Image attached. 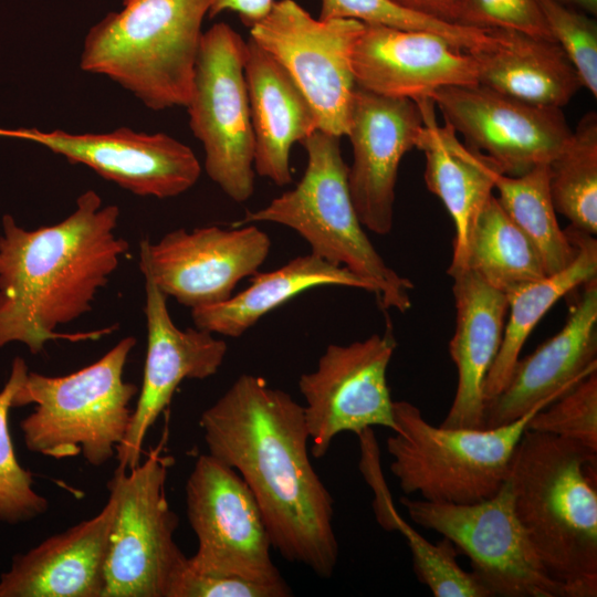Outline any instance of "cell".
<instances>
[{
    "mask_svg": "<svg viewBox=\"0 0 597 597\" xmlns=\"http://www.w3.org/2000/svg\"><path fill=\"white\" fill-rule=\"evenodd\" d=\"M565 232L576 247L573 262L506 295L509 310L502 343L484 381L485 402L504 388L527 337L548 310L563 296L597 277L596 237L570 226Z\"/></svg>",
    "mask_w": 597,
    "mask_h": 597,
    "instance_id": "cell-27",
    "label": "cell"
},
{
    "mask_svg": "<svg viewBox=\"0 0 597 597\" xmlns=\"http://www.w3.org/2000/svg\"><path fill=\"white\" fill-rule=\"evenodd\" d=\"M417 103L423 115V126L416 144L426 157L423 178L454 224L452 259L447 271L450 274L462 268L471 227L493 195L491 163L480 153L463 146L448 124L441 127L436 123L431 98Z\"/></svg>",
    "mask_w": 597,
    "mask_h": 597,
    "instance_id": "cell-25",
    "label": "cell"
},
{
    "mask_svg": "<svg viewBox=\"0 0 597 597\" xmlns=\"http://www.w3.org/2000/svg\"><path fill=\"white\" fill-rule=\"evenodd\" d=\"M526 429L576 441L597 452V370L535 412Z\"/></svg>",
    "mask_w": 597,
    "mask_h": 597,
    "instance_id": "cell-34",
    "label": "cell"
},
{
    "mask_svg": "<svg viewBox=\"0 0 597 597\" xmlns=\"http://www.w3.org/2000/svg\"><path fill=\"white\" fill-rule=\"evenodd\" d=\"M400 503L413 523L441 534L469 558L471 573L490 597H563L519 521L509 479L493 496L475 503L407 495Z\"/></svg>",
    "mask_w": 597,
    "mask_h": 597,
    "instance_id": "cell-10",
    "label": "cell"
},
{
    "mask_svg": "<svg viewBox=\"0 0 597 597\" xmlns=\"http://www.w3.org/2000/svg\"><path fill=\"white\" fill-rule=\"evenodd\" d=\"M115 501L95 516L17 555L0 576V597H103Z\"/></svg>",
    "mask_w": 597,
    "mask_h": 597,
    "instance_id": "cell-21",
    "label": "cell"
},
{
    "mask_svg": "<svg viewBox=\"0 0 597 597\" xmlns=\"http://www.w3.org/2000/svg\"><path fill=\"white\" fill-rule=\"evenodd\" d=\"M271 250L255 224L176 229L139 244V269L167 296L190 310L222 303L237 284L259 272Z\"/></svg>",
    "mask_w": 597,
    "mask_h": 597,
    "instance_id": "cell-14",
    "label": "cell"
},
{
    "mask_svg": "<svg viewBox=\"0 0 597 597\" xmlns=\"http://www.w3.org/2000/svg\"><path fill=\"white\" fill-rule=\"evenodd\" d=\"M460 270L471 271L506 295L547 275L533 243L493 195L471 227Z\"/></svg>",
    "mask_w": 597,
    "mask_h": 597,
    "instance_id": "cell-29",
    "label": "cell"
},
{
    "mask_svg": "<svg viewBox=\"0 0 597 597\" xmlns=\"http://www.w3.org/2000/svg\"><path fill=\"white\" fill-rule=\"evenodd\" d=\"M199 422L208 453L252 492L273 549L329 578L338 561L334 500L310 460L303 406L264 378L242 374Z\"/></svg>",
    "mask_w": 597,
    "mask_h": 597,
    "instance_id": "cell-1",
    "label": "cell"
},
{
    "mask_svg": "<svg viewBox=\"0 0 597 597\" xmlns=\"http://www.w3.org/2000/svg\"><path fill=\"white\" fill-rule=\"evenodd\" d=\"M359 470L374 492L373 507L377 523L388 532L397 531L406 540L418 580L436 597H490L474 575L457 562L459 553L443 537L433 544L418 533L397 512L384 479L379 449L371 428L358 434Z\"/></svg>",
    "mask_w": 597,
    "mask_h": 597,
    "instance_id": "cell-28",
    "label": "cell"
},
{
    "mask_svg": "<svg viewBox=\"0 0 597 597\" xmlns=\"http://www.w3.org/2000/svg\"><path fill=\"white\" fill-rule=\"evenodd\" d=\"M134 336L117 342L93 364L65 376L28 371L13 407L34 405L20 422L25 447L54 459L82 454L92 465L108 462L124 441L138 392L124 368Z\"/></svg>",
    "mask_w": 597,
    "mask_h": 597,
    "instance_id": "cell-6",
    "label": "cell"
},
{
    "mask_svg": "<svg viewBox=\"0 0 597 597\" xmlns=\"http://www.w3.org/2000/svg\"><path fill=\"white\" fill-rule=\"evenodd\" d=\"M579 289L563 327L519 358L504 388L486 400L483 428L507 425L546 407L597 370V277Z\"/></svg>",
    "mask_w": 597,
    "mask_h": 597,
    "instance_id": "cell-20",
    "label": "cell"
},
{
    "mask_svg": "<svg viewBox=\"0 0 597 597\" xmlns=\"http://www.w3.org/2000/svg\"><path fill=\"white\" fill-rule=\"evenodd\" d=\"M28 371L24 359L15 357L0 390V522L9 524L33 520L49 507L48 500L33 489L32 473L19 463L8 426L13 397Z\"/></svg>",
    "mask_w": 597,
    "mask_h": 597,
    "instance_id": "cell-32",
    "label": "cell"
},
{
    "mask_svg": "<svg viewBox=\"0 0 597 597\" xmlns=\"http://www.w3.org/2000/svg\"><path fill=\"white\" fill-rule=\"evenodd\" d=\"M244 78L254 137V171L276 186L292 182L291 149L318 129L308 101L286 70L249 39Z\"/></svg>",
    "mask_w": 597,
    "mask_h": 597,
    "instance_id": "cell-23",
    "label": "cell"
},
{
    "mask_svg": "<svg viewBox=\"0 0 597 597\" xmlns=\"http://www.w3.org/2000/svg\"><path fill=\"white\" fill-rule=\"evenodd\" d=\"M566 7L583 11L589 15L597 14V0H555Z\"/></svg>",
    "mask_w": 597,
    "mask_h": 597,
    "instance_id": "cell-40",
    "label": "cell"
},
{
    "mask_svg": "<svg viewBox=\"0 0 597 597\" xmlns=\"http://www.w3.org/2000/svg\"><path fill=\"white\" fill-rule=\"evenodd\" d=\"M509 480L519 521L563 597H596L597 452L526 429Z\"/></svg>",
    "mask_w": 597,
    "mask_h": 597,
    "instance_id": "cell-3",
    "label": "cell"
},
{
    "mask_svg": "<svg viewBox=\"0 0 597 597\" xmlns=\"http://www.w3.org/2000/svg\"><path fill=\"white\" fill-rule=\"evenodd\" d=\"M553 40L590 94L597 96V23L593 15L555 0H537Z\"/></svg>",
    "mask_w": 597,
    "mask_h": 597,
    "instance_id": "cell-35",
    "label": "cell"
},
{
    "mask_svg": "<svg viewBox=\"0 0 597 597\" xmlns=\"http://www.w3.org/2000/svg\"><path fill=\"white\" fill-rule=\"evenodd\" d=\"M245 44L224 22L202 33L186 106L190 129L203 146L208 177L235 202L253 195L255 177Z\"/></svg>",
    "mask_w": 597,
    "mask_h": 597,
    "instance_id": "cell-9",
    "label": "cell"
},
{
    "mask_svg": "<svg viewBox=\"0 0 597 597\" xmlns=\"http://www.w3.org/2000/svg\"><path fill=\"white\" fill-rule=\"evenodd\" d=\"M209 0H123L84 38L80 66L151 111L186 107Z\"/></svg>",
    "mask_w": 597,
    "mask_h": 597,
    "instance_id": "cell-4",
    "label": "cell"
},
{
    "mask_svg": "<svg viewBox=\"0 0 597 597\" xmlns=\"http://www.w3.org/2000/svg\"><path fill=\"white\" fill-rule=\"evenodd\" d=\"M543 408L494 428H446L428 422L417 406L394 401L398 431L386 440L390 471L405 495L450 504L489 499L509 479L515 448Z\"/></svg>",
    "mask_w": 597,
    "mask_h": 597,
    "instance_id": "cell-7",
    "label": "cell"
},
{
    "mask_svg": "<svg viewBox=\"0 0 597 597\" xmlns=\"http://www.w3.org/2000/svg\"><path fill=\"white\" fill-rule=\"evenodd\" d=\"M275 0H209L208 17L214 18L224 11L235 12L241 22L251 28L271 10Z\"/></svg>",
    "mask_w": 597,
    "mask_h": 597,
    "instance_id": "cell-38",
    "label": "cell"
},
{
    "mask_svg": "<svg viewBox=\"0 0 597 597\" xmlns=\"http://www.w3.org/2000/svg\"><path fill=\"white\" fill-rule=\"evenodd\" d=\"M363 22L315 19L294 0L274 1L250 39L290 74L312 106L318 129L346 136L356 87L352 49Z\"/></svg>",
    "mask_w": 597,
    "mask_h": 597,
    "instance_id": "cell-12",
    "label": "cell"
},
{
    "mask_svg": "<svg viewBox=\"0 0 597 597\" xmlns=\"http://www.w3.org/2000/svg\"><path fill=\"white\" fill-rule=\"evenodd\" d=\"M144 279L147 350L143 381L128 431L116 452L118 465L125 469L140 462L146 434L169 406L180 383L211 377L228 352L227 343L208 331L177 327L167 296L148 276Z\"/></svg>",
    "mask_w": 597,
    "mask_h": 597,
    "instance_id": "cell-18",
    "label": "cell"
},
{
    "mask_svg": "<svg viewBox=\"0 0 597 597\" xmlns=\"http://www.w3.org/2000/svg\"><path fill=\"white\" fill-rule=\"evenodd\" d=\"M422 126L417 102L356 85L346 134L353 148L348 188L360 223L376 234L392 228L399 165L416 147Z\"/></svg>",
    "mask_w": 597,
    "mask_h": 597,
    "instance_id": "cell-17",
    "label": "cell"
},
{
    "mask_svg": "<svg viewBox=\"0 0 597 597\" xmlns=\"http://www.w3.org/2000/svg\"><path fill=\"white\" fill-rule=\"evenodd\" d=\"M187 517L198 542L190 570L268 585H286L272 561L261 510L240 474L201 454L186 482Z\"/></svg>",
    "mask_w": 597,
    "mask_h": 597,
    "instance_id": "cell-11",
    "label": "cell"
},
{
    "mask_svg": "<svg viewBox=\"0 0 597 597\" xmlns=\"http://www.w3.org/2000/svg\"><path fill=\"white\" fill-rule=\"evenodd\" d=\"M398 7L411 12L443 21L459 24V0H390Z\"/></svg>",
    "mask_w": 597,
    "mask_h": 597,
    "instance_id": "cell-39",
    "label": "cell"
},
{
    "mask_svg": "<svg viewBox=\"0 0 597 597\" xmlns=\"http://www.w3.org/2000/svg\"><path fill=\"white\" fill-rule=\"evenodd\" d=\"M356 84L415 102L439 88L479 84L474 56L440 34L364 23L352 49Z\"/></svg>",
    "mask_w": 597,
    "mask_h": 597,
    "instance_id": "cell-19",
    "label": "cell"
},
{
    "mask_svg": "<svg viewBox=\"0 0 597 597\" xmlns=\"http://www.w3.org/2000/svg\"><path fill=\"white\" fill-rule=\"evenodd\" d=\"M449 275L453 279L455 303V328L449 353L458 381L453 401L440 426L483 429L484 381L502 343L507 296L469 270Z\"/></svg>",
    "mask_w": 597,
    "mask_h": 597,
    "instance_id": "cell-22",
    "label": "cell"
},
{
    "mask_svg": "<svg viewBox=\"0 0 597 597\" xmlns=\"http://www.w3.org/2000/svg\"><path fill=\"white\" fill-rule=\"evenodd\" d=\"M430 98L467 147L507 176L549 164L572 134L561 108L530 104L481 84L442 87Z\"/></svg>",
    "mask_w": 597,
    "mask_h": 597,
    "instance_id": "cell-15",
    "label": "cell"
},
{
    "mask_svg": "<svg viewBox=\"0 0 597 597\" xmlns=\"http://www.w3.org/2000/svg\"><path fill=\"white\" fill-rule=\"evenodd\" d=\"M172 458L153 450L107 483L115 501L103 597H169L188 557L175 541L178 516L166 496Z\"/></svg>",
    "mask_w": 597,
    "mask_h": 597,
    "instance_id": "cell-8",
    "label": "cell"
},
{
    "mask_svg": "<svg viewBox=\"0 0 597 597\" xmlns=\"http://www.w3.org/2000/svg\"><path fill=\"white\" fill-rule=\"evenodd\" d=\"M338 136L316 129L302 145L307 155L303 177L265 207L248 211L231 227L272 222L297 232L311 253L366 280L381 308L411 307V281L388 266L368 239L348 188Z\"/></svg>",
    "mask_w": 597,
    "mask_h": 597,
    "instance_id": "cell-5",
    "label": "cell"
},
{
    "mask_svg": "<svg viewBox=\"0 0 597 597\" xmlns=\"http://www.w3.org/2000/svg\"><path fill=\"white\" fill-rule=\"evenodd\" d=\"M0 136L38 143L69 163L84 165L143 197L179 196L190 189L201 174L195 153L164 133L147 134L128 127L84 134L0 128Z\"/></svg>",
    "mask_w": 597,
    "mask_h": 597,
    "instance_id": "cell-16",
    "label": "cell"
},
{
    "mask_svg": "<svg viewBox=\"0 0 597 597\" xmlns=\"http://www.w3.org/2000/svg\"><path fill=\"white\" fill-rule=\"evenodd\" d=\"M289 585H268L237 576L203 575L185 570L175 583L169 597H287Z\"/></svg>",
    "mask_w": 597,
    "mask_h": 597,
    "instance_id": "cell-37",
    "label": "cell"
},
{
    "mask_svg": "<svg viewBox=\"0 0 597 597\" xmlns=\"http://www.w3.org/2000/svg\"><path fill=\"white\" fill-rule=\"evenodd\" d=\"M549 190L556 212L570 227L597 234V114L586 113L549 161Z\"/></svg>",
    "mask_w": 597,
    "mask_h": 597,
    "instance_id": "cell-31",
    "label": "cell"
},
{
    "mask_svg": "<svg viewBox=\"0 0 597 597\" xmlns=\"http://www.w3.org/2000/svg\"><path fill=\"white\" fill-rule=\"evenodd\" d=\"M324 285L348 286L374 292L363 277L310 253L293 258L269 272H256L250 285L227 301L191 310L196 327L237 338L269 312L296 295Z\"/></svg>",
    "mask_w": 597,
    "mask_h": 597,
    "instance_id": "cell-26",
    "label": "cell"
},
{
    "mask_svg": "<svg viewBox=\"0 0 597 597\" xmlns=\"http://www.w3.org/2000/svg\"><path fill=\"white\" fill-rule=\"evenodd\" d=\"M121 210L86 190L62 221L27 230L2 218L0 235V347L24 344L42 353L50 341L98 338L112 328L61 334L56 329L92 310L128 242L116 233Z\"/></svg>",
    "mask_w": 597,
    "mask_h": 597,
    "instance_id": "cell-2",
    "label": "cell"
},
{
    "mask_svg": "<svg viewBox=\"0 0 597 597\" xmlns=\"http://www.w3.org/2000/svg\"><path fill=\"white\" fill-rule=\"evenodd\" d=\"M493 44L471 53L479 84L523 102L561 108L583 87L562 48L551 39L491 29Z\"/></svg>",
    "mask_w": 597,
    "mask_h": 597,
    "instance_id": "cell-24",
    "label": "cell"
},
{
    "mask_svg": "<svg viewBox=\"0 0 597 597\" xmlns=\"http://www.w3.org/2000/svg\"><path fill=\"white\" fill-rule=\"evenodd\" d=\"M318 19H353L368 24L432 32L470 53L488 49L494 42L491 30L446 23L402 9L390 0H321Z\"/></svg>",
    "mask_w": 597,
    "mask_h": 597,
    "instance_id": "cell-33",
    "label": "cell"
},
{
    "mask_svg": "<svg viewBox=\"0 0 597 597\" xmlns=\"http://www.w3.org/2000/svg\"><path fill=\"white\" fill-rule=\"evenodd\" d=\"M396 347L388 323L383 334L347 345H328L316 368L300 376L313 457H324L333 439L344 431L358 436L375 426L398 431L387 383Z\"/></svg>",
    "mask_w": 597,
    "mask_h": 597,
    "instance_id": "cell-13",
    "label": "cell"
},
{
    "mask_svg": "<svg viewBox=\"0 0 597 597\" xmlns=\"http://www.w3.org/2000/svg\"><path fill=\"white\" fill-rule=\"evenodd\" d=\"M460 25L505 29L553 40L537 0H459Z\"/></svg>",
    "mask_w": 597,
    "mask_h": 597,
    "instance_id": "cell-36",
    "label": "cell"
},
{
    "mask_svg": "<svg viewBox=\"0 0 597 597\" xmlns=\"http://www.w3.org/2000/svg\"><path fill=\"white\" fill-rule=\"evenodd\" d=\"M490 174L500 205L535 247L546 274L569 265L576 247L558 224L549 190L548 164L521 176L504 175L491 164Z\"/></svg>",
    "mask_w": 597,
    "mask_h": 597,
    "instance_id": "cell-30",
    "label": "cell"
}]
</instances>
